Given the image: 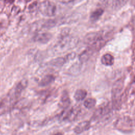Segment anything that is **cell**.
I'll list each match as a JSON object with an SVG mask.
<instances>
[{
  "instance_id": "1",
  "label": "cell",
  "mask_w": 135,
  "mask_h": 135,
  "mask_svg": "<svg viewBox=\"0 0 135 135\" xmlns=\"http://www.w3.org/2000/svg\"><path fill=\"white\" fill-rule=\"evenodd\" d=\"M85 42L92 47L100 49L106 43L105 36H103L101 32L92 33L88 34L85 37Z\"/></svg>"
},
{
  "instance_id": "2",
  "label": "cell",
  "mask_w": 135,
  "mask_h": 135,
  "mask_svg": "<svg viewBox=\"0 0 135 135\" xmlns=\"http://www.w3.org/2000/svg\"><path fill=\"white\" fill-rule=\"evenodd\" d=\"M39 10L44 15L52 16L55 14L56 7L52 2L49 1H45L40 4Z\"/></svg>"
},
{
  "instance_id": "3",
  "label": "cell",
  "mask_w": 135,
  "mask_h": 135,
  "mask_svg": "<svg viewBox=\"0 0 135 135\" xmlns=\"http://www.w3.org/2000/svg\"><path fill=\"white\" fill-rule=\"evenodd\" d=\"M123 84L122 80H119L114 83L112 88V94L113 102L115 105H117V108L118 107V102L120 101L119 98L120 97V94L123 88Z\"/></svg>"
},
{
  "instance_id": "4",
  "label": "cell",
  "mask_w": 135,
  "mask_h": 135,
  "mask_svg": "<svg viewBox=\"0 0 135 135\" xmlns=\"http://www.w3.org/2000/svg\"><path fill=\"white\" fill-rule=\"evenodd\" d=\"M52 37V35L49 33H42L36 34L34 37V40L35 42L41 43H46L48 42Z\"/></svg>"
},
{
  "instance_id": "5",
  "label": "cell",
  "mask_w": 135,
  "mask_h": 135,
  "mask_svg": "<svg viewBox=\"0 0 135 135\" xmlns=\"http://www.w3.org/2000/svg\"><path fill=\"white\" fill-rule=\"evenodd\" d=\"M90 128V123L89 121H84L79 123L74 129V131L77 134L81 133L87 130Z\"/></svg>"
},
{
  "instance_id": "6",
  "label": "cell",
  "mask_w": 135,
  "mask_h": 135,
  "mask_svg": "<svg viewBox=\"0 0 135 135\" xmlns=\"http://www.w3.org/2000/svg\"><path fill=\"white\" fill-rule=\"evenodd\" d=\"M27 85V81L25 79H23L21 81L15 88V94L16 96H18L23 90L26 87Z\"/></svg>"
},
{
  "instance_id": "7",
  "label": "cell",
  "mask_w": 135,
  "mask_h": 135,
  "mask_svg": "<svg viewBox=\"0 0 135 135\" xmlns=\"http://www.w3.org/2000/svg\"><path fill=\"white\" fill-rule=\"evenodd\" d=\"M60 103L61 107L64 108H66L70 105V100L68 94V92H66V91H64L63 92L61 98Z\"/></svg>"
},
{
  "instance_id": "8",
  "label": "cell",
  "mask_w": 135,
  "mask_h": 135,
  "mask_svg": "<svg viewBox=\"0 0 135 135\" xmlns=\"http://www.w3.org/2000/svg\"><path fill=\"white\" fill-rule=\"evenodd\" d=\"M101 62L105 65H111L114 63V57L110 54H106L102 56L101 59Z\"/></svg>"
},
{
  "instance_id": "9",
  "label": "cell",
  "mask_w": 135,
  "mask_h": 135,
  "mask_svg": "<svg viewBox=\"0 0 135 135\" xmlns=\"http://www.w3.org/2000/svg\"><path fill=\"white\" fill-rule=\"evenodd\" d=\"M54 81V77L52 75H46L43 77L39 83V85L41 86H45Z\"/></svg>"
},
{
  "instance_id": "10",
  "label": "cell",
  "mask_w": 135,
  "mask_h": 135,
  "mask_svg": "<svg viewBox=\"0 0 135 135\" xmlns=\"http://www.w3.org/2000/svg\"><path fill=\"white\" fill-rule=\"evenodd\" d=\"M87 95V92L84 89L77 90L74 95V99L77 101H80L84 99Z\"/></svg>"
},
{
  "instance_id": "11",
  "label": "cell",
  "mask_w": 135,
  "mask_h": 135,
  "mask_svg": "<svg viewBox=\"0 0 135 135\" xmlns=\"http://www.w3.org/2000/svg\"><path fill=\"white\" fill-rule=\"evenodd\" d=\"M103 10L102 8H98L93 12L90 15V19L92 21H96L103 14Z\"/></svg>"
},
{
  "instance_id": "12",
  "label": "cell",
  "mask_w": 135,
  "mask_h": 135,
  "mask_svg": "<svg viewBox=\"0 0 135 135\" xmlns=\"http://www.w3.org/2000/svg\"><path fill=\"white\" fill-rule=\"evenodd\" d=\"M67 59L65 57H57L51 61V64L57 67L62 66L66 61Z\"/></svg>"
},
{
  "instance_id": "13",
  "label": "cell",
  "mask_w": 135,
  "mask_h": 135,
  "mask_svg": "<svg viewBox=\"0 0 135 135\" xmlns=\"http://www.w3.org/2000/svg\"><path fill=\"white\" fill-rule=\"evenodd\" d=\"M96 104V100L93 98H88L84 102V105L87 109L93 108Z\"/></svg>"
},
{
  "instance_id": "14",
  "label": "cell",
  "mask_w": 135,
  "mask_h": 135,
  "mask_svg": "<svg viewBox=\"0 0 135 135\" xmlns=\"http://www.w3.org/2000/svg\"><path fill=\"white\" fill-rule=\"evenodd\" d=\"M14 1H15V0H5V3H6L11 4V3H13Z\"/></svg>"
}]
</instances>
